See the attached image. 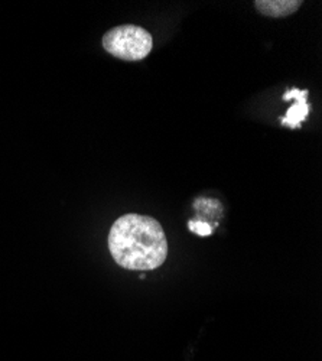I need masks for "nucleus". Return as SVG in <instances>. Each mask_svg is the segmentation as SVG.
I'll return each mask as SVG.
<instances>
[{"mask_svg":"<svg viewBox=\"0 0 322 361\" xmlns=\"http://www.w3.org/2000/svg\"><path fill=\"white\" fill-rule=\"evenodd\" d=\"M113 260L128 270H155L168 256L162 226L149 216L126 214L117 219L109 233Z\"/></svg>","mask_w":322,"mask_h":361,"instance_id":"1","label":"nucleus"},{"mask_svg":"<svg viewBox=\"0 0 322 361\" xmlns=\"http://www.w3.org/2000/svg\"><path fill=\"white\" fill-rule=\"evenodd\" d=\"M104 49L123 61H140L152 48V35L144 27L135 25L116 26L103 37Z\"/></svg>","mask_w":322,"mask_h":361,"instance_id":"2","label":"nucleus"},{"mask_svg":"<svg viewBox=\"0 0 322 361\" xmlns=\"http://www.w3.org/2000/svg\"><path fill=\"white\" fill-rule=\"evenodd\" d=\"M283 100H295V104L292 106L286 116L282 118V125L289 126L292 129H298L304 120L309 114V104H308V90H298V88H289L283 94Z\"/></svg>","mask_w":322,"mask_h":361,"instance_id":"3","label":"nucleus"},{"mask_svg":"<svg viewBox=\"0 0 322 361\" xmlns=\"http://www.w3.org/2000/svg\"><path fill=\"white\" fill-rule=\"evenodd\" d=\"M256 9L269 18H286L295 13L301 6V0H257Z\"/></svg>","mask_w":322,"mask_h":361,"instance_id":"4","label":"nucleus"},{"mask_svg":"<svg viewBox=\"0 0 322 361\" xmlns=\"http://www.w3.org/2000/svg\"><path fill=\"white\" fill-rule=\"evenodd\" d=\"M190 230L199 234V235H209L211 233V227L206 223H197V221H190Z\"/></svg>","mask_w":322,"mask_h":361,"instance_id":"5","label":"nucleus"}]
</instances>
